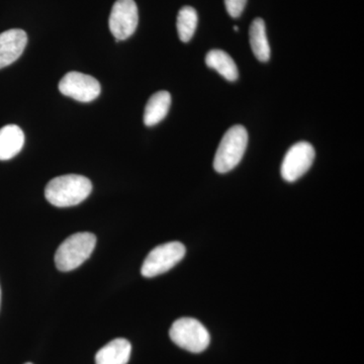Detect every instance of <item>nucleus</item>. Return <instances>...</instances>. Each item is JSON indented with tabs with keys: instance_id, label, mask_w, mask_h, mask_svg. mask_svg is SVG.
Returning a JSON list of instances; mask_svg holds the SVG:
<instances>
[{
	"instance_id": "1",
	"label": "nucleus",
	"mask_w": 364,
	"mask_h": 364,
	"mask_svg": "<svg viewBox=\"0 0 364 364\" xmlns=\"http://www.w3.org/2000/svg\"><path fill=\"white\" fill-rule=\"evenodd\" d=\"M92 191V183L87 177L68 174L55 177L45 188L48 202L57 208L77 205L85 200Z\"/></svg>"
},
{
	"instance_id": "2",
	"label": "nucleus",
	"mask_w": 364,
	"mask_h": 364,
	"mask_svg": "<svg viewBox=\"0 0 364 364\" xmlns=\"http://www.w3.org/2000/svg\"><path fill=\"white\" fill-rule=\"evenodd\" d=\"M97 245L95 234L82 232L71 235L66 239L55 254L57 269L68 272L76 269L90 257Z\"/></svg>"
},
{
	"instance_id": "3",
	"label": "nucleus",
	"mask_w": 364,
	"mask_h": 364,
	"mask_svg": "<svg viewBox=\"0 0 364 364\" xmlns=\"http://www.w3.org/2000/svg\"><path fill=\"white\" fill-rule=\"evenodd\" d=\"M248 133L243 126L230 128L223 136L214 159V168L219 173L233 170L245 154Z\"/></svg>"
},
{
	"instance_id": "4",
	"label": "nucleus",
	"mask_w": 364,
	"mask_h": 364,
	"mask_svg": "<svg viewBox=\"0 0 364 364\" xmlns=\"http://www.w3.org/2000/svg\"><path fill=\"white\" fill-rule=\"evenodd\" d=\"M170 339L191 353H200L210 345V337L205 326L193 318H181L172 324Z\"/></svg>"
},
{
	"instance_id": "5",
	"label": "nucleus",
	"mask_w": 364,
	"mask_h": 364,
	"mask_svg": "<svg viewBox=\"0 0 364 364\" xmlns=\"http://www.w3.org/2000/svg\"><path fill=\"white\" fill-rule=\"evenodd\" d=\"M186 253V249L181 242H169L157 246L144 260L141 273L148 279L163 274L181 262Z\"/></svg>"
},
{
	"instance_id": "6",
	"label": "nucleus",
	"mask_w": 364,
	"mask_h": 364,
	"mask_svg": "<svg viewBox=\"0 0 364 364\" xmlns=\"http://www.w3.org/2000/svg\"><path fill=\"white\" fill-rule=\"evenodd\" d=\"M315 149L310 143L294 144L287 151L282 161V178L287 182H294L308 172L315 160Z\"/></svg>"
},
{
	"instance_id": "7",
	"label": "nucleus",
	"mask_w": 364,
	"mask_h": 364,
	"mask_svg": "<svg viewBox=\"0 0 364 364\" xmlns=\"http://www.w3.org/2000/svg\"><path fill=\"white\" fill-rule=\"evenodd\" d=\"M59 90L65 97L80 102H90L97 100L102 92L100 82L87 74L72 71L67 73L59 83Z\"/></svg>"
},
{
	"instance_id": "8",
	"label": "nucleus",
	"mask_w": 364,
	"mask_h": 364,
	"mask_svg": "<svg viewBox=\"0 0 364 364\" xmlns=\"http://www.w3.org/2000/svg\"><path fill=\"white\" fill-rule=\"evenodd\" d=\"M139 23L138 7L134 0H117L109 16V30L117 41L129 39Z\"/></svg>"
},
{
	"instance_id": "9",
	"label": "nucleus",
	"mask_w": 364,
	"mask_h": 364,
	"mask_svg": "<svg viewBox=\"0 0 364 364\" xmlns=\"http://www.w3.org/2000/svg\"><path fill=\"white\" fill-rule=\"evenodd\" d=\"M28 44V36L20 28L0 33V69L11 65L20 58Z\"/></svg>"
},
{
	"instance_id": "10",
	"label": "nucleus",
	"mask_w": 364,
	"mask_h": 364,
	"mask_svg": "<svg viewBox=\"0 0 364 364\" xmlns=\"http://www.w3.org/2000/svg\"><path fill=\"white\" fill-rule=\"evenodd\" d=\"M25 145V134L20 127L7 124L0 129V161L13 159Z\"/></svg>"
},
{
	"instance_id": "11",
	"label": "nucleus",
	"mask_w": 364,
	"mask_h": 364,
	"mask_svg": "<svg viewBox=\"0 0 364 364\" xmlns=\"http://www.w3.org/2000/svg\"><path fill=\"white\" fill-rule=\"evenodd\" d=\"M132 345L127 339L112 340L97 351L95 364H127L130 360Z\"/></svg>"
},
{
	"instance_id": "12",
	"label": "nucleus",
	"mask_w": 364,
	"mask_h": 364,
	"mask_svg": "<svg viewBox=\"0 0 364 364\" xmlns=\"http://www.w3.org/2000/svg\"><path fill=\"white\" fill-rule=\"evenodd\" d=\"M171 105V95L168 91H158L153 95L146 105L144 112V124L153 127L159 124L168 114Z\"/></svg>"
},
{
	"instance_id": "13",
	"label": "nucleus",
	"mask_w": 364,
	"mask_h": 364,
	"mask_svg": "<svg viewBox=\"0 0 364 364\" xmlns=\"http://www.w3.org/2000/svg\"><path fill=\"white\" fill-rule=\"evenodd\" d=\"M205 64L210 68L217 71L228 81H235L238 79L239 71L236 63L229 54L222 50H212L208 52L205 56Z\"/></svg>"
},
{
	"instance_id": "14",
	"label": "nucleus",
	"mask_w": 364,
	"mask_h": 364,
	"mask_svg": "<svg viewBox=\"0 0 364 364\" xmlns=\"http://www.w3.org/2000/svg\"><path fill=\"white\" fill-rule=\"evenodd\" d=\"M251 49L256 58L260 62H267L270 59V47L268 43L267 28L262 18H255L251 23L250 32Z\"/></svg>"
},
{
	"instance_id": "15",
	"label": "nucleus",
	"mask_w": 364,
	"mask_h": 364,
	"mask_svg": "<svg viewBox=\"0 0 364 364\" xmlns=\"http://www.w3.org/2000/svg\"><path fill=\"white\" fill-rule=\"evenodd\" d=\"M198 13L193 7L183 6L177 16V32L181 42L188 43L193 39L198 26Z\"/></svg>"
},
{
	"instance_id": "16",
	"label": "nucleus",
	"mask_w": 364,
	"mask_h": 364,
	"mask_svg": "<svg viewBox=\"0 0 364 364\" xmlns=\"http://www.w3.org/2000/svg\"><path fill=\"white\" fill-rule=\"evenodd\" d=\"M247 0H225L228 14L232 18H239L245 9Z\"/></svg>"
},
{
	"instance_id": "17",
	"label": "nucleus",
	"mask_w": 364,
	"mask_h": 364,
	"mask_svg": "<svg viewBox=\"0 0 364 364\" xmlns=\"http://www.w3.org/2000/svg\"><path fill=\"white\" fill-rule=\"evenodd\" d=\"M234 30L236 31V32H238V31H239L238 26H234Z\"/></svg>"
},
{
	"instance_id": "18",
	"label": "nucleus",
	"mask_w": 364,
	"mask_h": 364,
	"mask_svg": "<svg viewBox=\"0 0 364 364\" xmlns=\"http://www.w3.org/2000/svg\"><path fill=\"white\" fill-rule=\"evenodd\" d=\"M0 304H1V289H0Z\"/></svg>"
},
{
	"instance_id": "19",
	"label": "nucleus",
	"mask_w": 364,
	"mask_h": 364,
	"mask_svg": "<svg viewBox=\"0 0 364 364\" xmlns=\"http://www.w3.org/2000/svg\"><path fill=\"white\" fill-rule=\"evenodd\" d=\"M25 364H33V363H25Z\"/></svg>"
}]
</instances>
